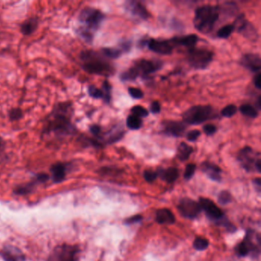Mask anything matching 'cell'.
<instances>
[{
  "mask_svg": "<svg viewBox=\"0 0 261 261\" xmlns=\"http://www.w3.org/2000/svg\"><path fill=\"white\" fill-rule=\"evenodd\" d=\"M157 171H152L147 169L143 172V178L147 183H153L157 179Z\"/></svg>",
  "mask_w": 261,
  "mask_h": 261,
  "instance_id": "40",
  "label": "cell"
},
{
  "mask_svg": "<svg viewBox=\"0 0 261 261\" xmlns=\"http://www.w3.org/2000/svg\"><path fill=\"white\" fill-rule=\"evenodd\" d=\"M220 12L225 13L229 16L235 15L238 12V8L235 2H225L223 5L222 8H220Z\"/></svg>",
  "mask_w": 261,
  "mask_h": 261,
  "instance_id": "32",
  "label": "cell"
},
{
  "mask_svg": "<svg viewBox=\"0 0 261 261\" xmlns=\"http://www.w3.org/2000/svg\"><path fill=\"white\" fill-rule=\"evenodd\" d=\"M201 211L205 212L206 216L211 221H214L221 226L224 227L229 232H235L236 227L228 221L224 217V214L221 208H218L214 201L207 197H200L198 201Z\"/></svg>",
  "mask_w": 261,
  "mask_h": 261,
  "instance_id": "6",
  "label": "cell"
},
{
  "mask_svg": "<svg viewBox=\"0 0 261 261\" xmlns=\"http://www.w3.org/2000/svg\"><path fill=\"white\" fill-rule=\"evenodd\" d=\"M5 142L3 138L0 136V152L3 150L5 148Z\"/></svg>",
  "mask_w": 261,
  "mask_h": 261,
  "instance_id": "49",
  "label": "cell"
},
{
  "mask_svg": "<svg viewBox=\"0 0 261 261\" xmlns=\"http://www.w3.org/2000/svg\"><path fill=\"white\" fill-rule=\"evenodd\" d=\"M80 248L77 245H59L52 250L47 261H78Z\"/></svg>",
  "mask_w": 261,
  "mask_h": 261,
  "instance_id": "10",
  "label": "cell"
},
{
  "mask_svg": "<svg viewBox=\"0 0 261 261\" xmlns=\"http://www.w3.org/2000/svg\"><path fill=\"white\" fill-rule=\"evenodd\" d=\"M174 47L187 48L188 49H193L196 47V44L198 41L197 35L191 34V35H183V36H176L170 39Z\"/></svg>",
  "mask_w": 261,
  "mask_h": 261,
  "instance_id": "22",
  "label": "cell"
},
{
  "mask_svg": "<svg viewBox=\"0 0 261 261\" xmlns=\"http://www.w3.org/2000/svg\"><path fill=\"white\" fill-rule=\"evenodd\" d=\"M158 176L163 181L168 183H173L179 177V172L175 167H169L167 169H159L157 171Z\"/></svg>",
  "mask_w": 261,
  "mask_h": 261,
  "instance_id": "24",
  "label": "cell"
},
{
  "mask_svg": "<svg viewBox=\"0 0 261 261\" xmlns=\"http://www.w3.org/2000/svg\"><path fill=\"white\" fill-rule=\"evenodd\" d=\"M232 199L231 197V194L228 191H221V193L218 194V203L221 205H227L229 204Z\"/></svg>",
  "mask_w": 261,
  "mask_h": 261,
  "instance_id": "37",
  "label": "cell"
},
{
  "mask_svg": "<svg viewBox=\"0 0 261 261\" xmlns=\"http://www.w3.org/2000/svg\"><path fill=\"white\" fill-rule=\"evenodd\" d=\"M0 256L5 261H25V256L19 248L7 245L0 251Z\"/></svg>",
  "mask_w": 261,
  "mask_h": 261,
  "instance_id": "19",
  "label": "cell"
},
{
  "mask_svg": "<svg viewBox=\"0 0 261 261\" xmlns=\"http://www.w3.org/2000/svg\"><path fill=\"white\" fill-rule=\"evenodd\" d=\"M235 31V27L233 25H227L221 27V29L217 32V36L219 39H228L230 35Z\"/></svg>",
  "mask_w": 261,
  "mask_h": 261,
  "instance_id": "31",
  "label": "cell"
},
{
  "mask_svg": "<svg viewBox=\"0 0 261 261\" xmlns=\"http://www.w3.org/2000/svg\"><path fill=\"white\" fill-rule=\"evenodd\" d=\"M254 185H255V189L258 193H261V180L260 178H257V179H254L253 180Z\"/></svg>",
  "mask_w": 261,
  "mask_h": 261,
  "instance_id": "48",
  "label": "cell"
},
{
  "mask_svg": "<svg viewBox=\"0 0 261 261\" xmlns=\"http://www.w3.org/2000/svg\"><path fill=\"white\" fill-rule=\"evenodd\" d=\"M186 125L179 121H164L162 124V132L166 136L181 137L186 131Z\"/></svg>",
  "mask_w": 261,
  "mask_h": 261,
  "instance_id": "16",
  "label": "cell"
},
{
  "mask_svg": "<svg viewBox=\"0 0 261 261\" xmlns=\"http://www.w3.org/2000/svg\"><path fill=\"white\" fill-rule=\"evenodd\" d=\"M239 111L241 114L246 116L250 118H257L258 117V111L251 104H242L239 107Z\"/></svg>",
  "mask_w": 261,
  "mask_h": 261,
  "instance_id": "27",
  "label": "cell"
},
{
  "mask_svg": "<svg viewBox=\"0 0 261 261\" xmlns=\"http://www.w3.org/2000/svg\"><path fill=\"white\" fill-rule=\"evenodd\" d=\"M220 12L217 5H204L196 8L193 19L196 30L202 34L211 32L219 19Z\"/></svg>",
  "mask_w": 261,
  "mask_h": 261,
  "instance_id": "4",
  "label": "cell"
},
{
  "mask_svg": "<svg viewBox=\"0 0 261 261\" xmlns=\"http://www.w3.org/2000/svg\"><path fill=\"white\" fill-rule=\"evenodd\" d=\"M131 45H132L131 42H130V41H125V42L120 44L119 49H121L123 52H128L130 50Z\"/></svg>",
  "mask_w": 261,
  "mask_h": 261,
  "instance_id": "46",
  "label": "cell"
},
{
  "mask_svg": "<svg viewBox=\"0 0 261 261\" xmlns=\"http://www.w3.org/2000/svg\"><path fill=\"white\" fill-rule=\"evenodd\" d=\"M142 220V216L139 215V214H136V215L132 216V217H130V218H127V219L124 221V224H135V223L140 222Z\"/></svg>",
  "mask_w": 261,
  "mask_h": 261,
  "instance_id": "44",
  "label": "cell"
},
{
  "mask_svg": "<svg viewBox=\"0 0 261 261\" xmlns=\"http://www.w3.org/2000/svg\"><path fill=\"white\" fill-rule=\"evenodd\" d=\"M238 256L244 258L252 255L258 258L261 254V236L253 230L247 231L245 238L235 248Z\"/></svg>",
  "mask_w": 261,
  "mask_h": 261,
  "instance_id": "8",
  "label": "cell"
},
{
  "mask_svg": "<svg viewBox=\"0 0 261 261\" xmlns=\"http://www.w3.org/2000/svg\"><path fill=\"white\" fill-rule=\"evenodd\" d=\"M200 136H201L200 130H194L190 131L186 134V139L190 142H196Z\"/></svg>",
  "mask_w": 261,
  "mask_h": 261,
  "instance_id": "42",
  "label": "cell"
},
{
  "mask_svg": "<svg viewBox=\"0 0 261 261\" xmlns=\"http://www.w3.org/2000/svg\"><path fill=\"white\" fill-rule=\"evenodd\" d=\"M149 110H150V112L153 114H159L161 111V106L158 101H153L152 104H150V107H149Z\"/></svg>",
  "mask_w": 261,
  "mask_h": 261,
  "instance_id": "45",
  "label": "cell"
},
{
  "mask_svg": "<svg viewBox=\"0 0 261 261\" xmlns=\"http://www.w3.org/2000/svg\"><path fill=\"white\" fill-rule=\"evenodd\" d=\"M203 131L207 136H212L218 131V128L214 124H206L203 127Z\"/></svg>",
  "mask_w": 261,
  "mask_h": 261,
  "instance_id": "43",
  "label": "cell"
},
{
  "mask_svg": "<svg viewBox=\"0 0 261 261\" xmlns=\"http://www.w3.org/2000/svg\"><path fill=\"white\" fill-rule=\"evenodd\" d=\"M178 210L182 216L189 219L197 218L201 212V208L198 202L189 197H184L180 200L178 204Z\"/></svg>",
  "mask_w": 261,
  "mask_h": 261,
  "instance_id": "13",
  "label": "cell"
},
{
  "mask_svg": "<svg viewBox=\"0 0 261 261\" xmlns=\"http://www.w3.org/2000/svg\"><path fill=\"white\" fill-rule=\"evenodd\" d=\"M238 112V107L235 104H229L223 108L221 111V114L224 118H232Z\"/></svg>",
  "mask_w": 261,
  "mask_h": 261,
  "instance_id": "34",
  "label": "cell"
},
{
  "mask_svg": "<svg viewBox=\"0 0 261 261\" xmlns=\"http://www.w3.org/2000/svg\"><path fill=\"white\" fill-rule=\"evenodd\" d=\"M104 19L105 15L101 10L94 7H85L77 17L76 32L84 42L91 44Z\"/></svg>",
  "mask_w": 261,
  "mask_h": 261,
  "instance_id": "2",
  "label": "cell"
},
{
  "mask_svg": "<svg viewBox=\"0 0 261 261\" xmlns=\"http://www.w3.org/2000/svg\"><path fill=\"white\" fill-rule=\"evenodd\" d=\"M201 171L208 176L211 180L217 183H220L222 179V169L210 162H204L201 166Z\"/></svg>",
  "mask_w": 261,
  "mask_h": 261,
  "instance_id": "21",
  "label": "cell"
},
{
  "mask_svg": "<svg viewBox=\"0 0 261 261\" xmlns=\"http://www.w3.org/2000/svg\"><path fill=\"white\" fill-rule=\"evenodd\" d=\"M209 246V241L202 237H197L193 241V248L196 251H203Z\"/></svg>",
  "mask_w": 261,
  "mask_h": 261,
  "instance_id": "30",
  "label": "cell"
},
{
  "mask_svg": "<svg viewBox=\"0 0 261 261\" xmlns=\"http://www.w3.org/2000/svg\"><path fill=\"white\" fill-rule=\"evenodd\" d=\"M196 170V165L190 163L186 166V170L184 173V179L187 181L190 180L194 176Z\"/></svg>",
  "mask_w": 261,
  "mask_h": 261,
  "instance_id": "39",
  "label": "cell"
},
{
  "mask_svg": "<svg viewBox=\"0 0 261 261\" xmlns=\"http://www.w3.org/2000/svg\"><path fill=\"white\" fill-rule=\"evenodd\" d=\"M127 126L130 130H138L142 128V121L136 116L130 115L127 119Z\"/></svg>",
  "mask_w": 261,
  "mask_h": 261,
  "instance_id": "29",
  "label": "cell"
},
{
  "mask_svg": "<svg viewBox=\"0 0 261 261\" xmlns=\"http://www.w3.org/2000/svg\"><path fill=\"white\" fill-rule=\"evenodd\" d=\"M214 54L211 50L202 48H193L188 50V63L196 70H204L211 64Z\"/></svg>",
  "mask_w": 261,
  "mask_h": 261,
  "instance_id": "9",
  "label": "cell"
},
{
  "mask_svg": "<svg viewBox=\"0 0 261 261\" xmlns=\"http://www.w3.org/2000/svg\"><path fill=\"white\" fill-rule=\"evenodd\" d=\"M155 219L159 224H173L176 222L173 213L167 208H161L156 211Z\"/></svg>",
  "mask_w": 261,
  "mask_h": 261,
  "instance_id": "23",
  "label": "cell"
},
{
  "mask_svg": "<svg viewBox=\"0 0 261 261\" xmlns=\"http://www.w3.org/2000/svg\"><path fill=\"white\" fill-rule=\"evenodd\" d=\"M163 67L161 61L139 60L132 67L123 72L120 78L123 81H132L138 77H146L156 73Z\"/></svg>",
  "mask_w": 261,
  "mask_h": 261,
  "instance_id": "5",
  "label": "cell"
},
{
  "mask_svg": "<svg viewBox=\"0 0 261 261\" xmlns=\"http://www.w3.org/2000/svg\"><path fill=\"white\" fill-rule=\"evenodd\" d=\"M80 67L88 74L110 77L115 72L114 66L101 52L84 50L80 52Z\"/></svg>",
  "mask_w": 261,
  "mask_h": 261,
  "instance_id": "3",
  "label": "cell"
},
{
  "mask_svg": "<svg viewBox=\"0 0 261 261\" xmlns=\"http://www.w3.org/2000/svg\"><path fill=\"white\" fill-rule=\"evenodd\" d=\"M102 90L103 93H104V102L106 104H109L111 101V90H112V87H111V84H110L108 80H104L102 84Z\"/></svg>",
  "mask_w": 261,
  "mask_h": 261,
  "instance_id": "33",
  "label": "cell"
},
{
  "mask_svg": "<svg viewBox=\"0 0 261 261\" xmlns=\"http://www.w3.org/2000/svg\"><path fill=\"white\" fill-rule=\"evenodd\" d=\"M193 152V148L185 142L179 144L177 149V157L182 162H185L190 159Z\"/></svg>",
  "mask_w": 261,
  "mask_h": 261,
  "instance_id": "26",
  "label": "cell"
},
{
  "mask_svg": "<svg viewBox=\"0 0 261 261\" xmlns=\"http://www.w3.org/2000/svg\"><path fill=\"white\" fill-rule=\"evenodd\" d=\"M148 48L149 50L155 53L164 56H169L173 53L175 47L170 39L168 40H157V39H151L147 41Z\"/></svg>",
  "mask_w": 261,
  "mask_h": 261,
  "instance_id": "15",
  "label": "cell"
},
{
  "mask_svg": "<svg viewBox=\"0 0 261 261\" xmlns=\"http://www.w3.org/2000/svg\"><path fill=\"white\" fill-rule=\"evenodd\" d=\"M101 53L107 59H117L121 57L123 52L119 48H103L101 49Z\"/></svg>",
  "mask_w": 261,
  "mask_h": 261,
  "instance_id": "28",
  "label": "cell"
},
{
  "mask_svg": "<svg viewBox=\"0 0 261 261\" xmlns=\"http://www.w3.org/2000/svg\"><path fill=\"white\" fill-rule=\"evenodd\" d=\"M73 113L71 103L66 101L56 104L44 121L42 136L63 140L74 135L77 129L72 122Z\"/></svg>",
  "mask_w": 261,
  "mask_h": 261,
  "instance_id": "1",
  "label": "cell"
},
{
  "mask_svg": "<svg viewBox=\"0 0 261 261\" xmlns=\"http://www.w3.org/2000/svg\"><path fill=\"white\" fill-rule=\"evenodd\" d=\"M259 156V153H256L252 148L245 146L238 152L237 159L243 169L251 173L255 171V165L260 159Z\"/></svg>",
  "mask_w": 261,
  "mask_h": 261,
  "instance_id": "12",
  "label": "cell"
},
{
  "mask_svg": "<svg viewBox=\"0 0 261 261\" xmlns=\"http://www.w3.org/2000/svg\"><path fill=\"white\" fill-rule=\"evenodd\" d=\"M216 117L213 107L206 105L193 106L183 114V121L189 125H199Z\"/></svg>",
  "mask_w": 261,
  "mask_h": 261,
  "instance_id": "7",
  "label": "cell"
},
{
  "mask_svg": "<svg viewBox=\"0 0 261 261\" xmlns=\"http://www.w3.org/2000/svg\"><path fill=\"white\" fill-rule=\"evenodd\" d=\"M240 64L255 73H260L261 69V59L257 54H246L241 57Z\"/></svg>",
  "mask_w": 261,
  "mask_h": 261,
  "instance_id": "17",
  "label": "cell"
},
{
  "mask_svg": "<svg viewBox=\"0 0 261 261\" xmlns=\"http://www.w3.org/2000/svg\"><path fill=\"white\" fill-rule=\"evenodd\" d=\"M49 179H50V176L46 173L36 174L32 181L25 183V184L19 185L15 187L13 190L14 194L17 196H25V195L29 194L33 192L38 185L46 183Z\"/></svg>",
  "mask_w": 261,
  "mask_h": 261,
  "instance_id": "14",
  "label": "cell"
},
{
  "mask_svg": "<svg viewBox=\"0 0 261 261\" xmlns=\"http://www.w3.org/2000/svg\"><path fill=\"white\" fill-rule=\"evenodd\" d=\"M87 92L89 96L94 99L104 98V93L101 89L97 88L96 86L90 85L87 87Z\"/></svg>",
  "mask_w": 261,
  "mask_h": 261,
  "instance_id": "36",
  "label": "cell"
},
{
  "mask_svg": "<svg viewBox=\"0 0 261 261\" xmlns=\"http://www.w3.org/2000/svg\"><path fill=\"white\" fill-rule=\"evenodd\" d=\"M126 8L132 16L136 17L141 20H147L150 17L146 7L142 5L140 2H135V1L128 2L126 3Z\"/></svg>",
  "mask_w": 261,
  "mask_h": 261,
  "instance_id": "18",
  "label": "cell"
},
{
  "mask_svg": "<svg viewBox=\"0 0 261 261\" xmlns=\"http://www.w3.org/2000/svg\"><path fill=\"white\" fill-rule=\"evenodd\" d=\"M128 92L133 99H142L144 96L143 92L141 91L140 89L136 88V87H129Z\"/></svg>",
  "mask_w": 261,
  "mask_h": 261,
  "instance_id": "41",
  "label": "cell"
},
{
  "mask_svg": "<svg viewBox=\"0 0 261 261\" xmlns=\"http://www.w3.org/2000/svg\"><path fill=\"white\" fill-rule=\"evenodd\" d=\"M23 118V113L20 108H12L8 112V118L11 121H18Z\"/></svg>",
  "mask_w": 261,
  "mask_h": 261,
  "instance_id": "38",
  "label": "cell"
},
{
  "mask_svg": "<svg viewBox=\"0 0 261 261\" xmlns=\"http://www.w3.org/2000/svg\"><path fill=\"white\" fill-rule=\"evenodd\" d=\"M257 106H258V110H261V97L259 96L258 98V102H257Z\"/></svg>",
  "mask_w": 261,
  "mask_h": 261,
  "instance_id": "50",
  "label": "cell"
},
{
  "mask_svg": "<svg viewBox=\"0 0 261 261\" xmlns=\"http://www.w3.org/2000/svg\"><path fill=\"white\" fill-rule=\"evenodd\" d=\"M68 171V165L64 163H56L50 168L51 179L54 183L64 181Z\"/></svg>",
  "mask_w": 261,
  "mask_h": 261,
  "instance_id": "20",
  "label": "cell"
},
{
  "mask_svg": "<svg viewBox=\"0 0 261 261\" xmlns=\"http://www.w3.org/2000/svg\"><path fill=\"white\" fill-rule=\"evenodd\" d=\"M254 84H255V87L258 88V90L261 89V73H258L254 77L253 80Z\"/></svg>",
  "mask_w": 261,
  "mask_h": 261,
  "instance_id": "47",
  "label": "cell"
},
{
  "mask_svg": "<svg viewBox=\"0 0 261 261\" xmlns=\"http://www.w3.org/2000/svg\"><path fill=\"white\" fill-rule=\"evenodd\" d=\"M131 113H132V115L136 116L137 118H146L149 115V111L144 108L142 106H134L131 108Z\"/></svg>",
  "mask_w": 261,
  "mask_h": 261,
  "instance_id": "35",
  "label": "cell"
},
{
  "mask_svg": "<svg viewBox=\"0 0 261 261\" xmlns=\"http://www.w3.org/2000/svg\"><path fill=\"white\" fill-rule=\"evenodd\" d=\"M39 26V19L37 18H29L24 21L20 25V32L25 36L32 35L36 31Z\"/></svg>",
  "mask_w": 261,
  "mask_h": 261,
  "instance_id": "25",
  "label": "cell"
},
{
  "mask_svg": "<svg viewBox=\"0 0 261 261\" xmlns=\"http://www.w3.org/2000/svg\"><path fill=\"white\" fill-rule=\"evenodd\" d=\"M238 33L243 35L251 42H257L259 37L255 27L245 17L244 14H241L237 17L235 23L233 24Z\"/></svg>",
  "mask_w": 261,
  "mask_h": 261,
  "instance_id": "11",
  "label": "cell"
}]
</instances>
